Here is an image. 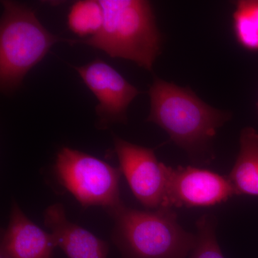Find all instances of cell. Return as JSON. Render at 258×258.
<instances>
[{
  "mask_svg": "<svg viewBox=\"0 0 258 258\" xmlns=\"http://www.w3.org/2000/svg\"><path fill=\"white\" fill-rule=\"evenodd\" d=\"M196 242L190 253V258H225L215 235L216 219L205 215L197 222Z\"/></svg>",
  "mask_w": 258,
  "mask_h": 258,
  "instance_id": "5bb4252c",
  "label": "cell"
},
{
  "mask_svg": "<svg viewBox=\"0 0 258 258\" xmlns=\"http://www.w3.org/2000/svg\"><path fill=\"white\" fill-rule=\"evenodd\" d=\"M257 113H258V103H257Z\"/></svg>",
  "mask_w": 258,
  "mask_h": 258,
  "instance_id": "9a60e30c",
  "label": "cell"
},
{
  "mask_svg": "<svg viewBox=\"0 0 258 258\" xmlns=\"http://www.w3.org/2000/svg\"><path fill=\"white\" fill-rule=\"evenodd\" d=\"M68 23L71 31L80 37L96 35L103 23V11L99 1L76 2L70 10Z\"/></svg>",
  "mask_w": 258,
  "mask_h": 258,
  "instance_id": "4fadbf2b",
  "label": "cell"
},
{
  "mask_svg": "<svg viewBox=\"0 0 258 258\" xmlns=\"http://www.w3.org/2000/svg\"><path fill=\"white\" fill-rule=\"evenodd\" d=\"M147 121L164 129L171 141L192 157L208 149L217 130L230 119L228 112L209 106L191 90L155 78L149 89Z\"/></svg>",
  "mask_w": 258,
  "mask_h": 258,
  "instance_id": "6da1fadb",
  "label": "cell"
},
{
  "mask_svg": "<svg viewBox=\"0 0 258 258\" xmlns=\"http://www.w3.org/2000/svg\"><path fill=\"white\" fill-rule=\"evenodd\" d=\"M227 177L235 195L258 196V132L252 127L241 132L238 157Z\"/></svg>",
  "mask_w": 258,
  "mask_h": 258,
  "instance_id": "8fae6325",
  "label": "cell"
},
{
  "mask_svg": "<svg viewBox=\"0 0 258 258\" xmlns=\"http://www.w3.org/2000/svg\"><path fill=\"white\" fill-rule=\"evenodd\" d=\"M55 175L84 208L102 207L107 212L123 204L120 200V169L86 153L61 148L55 164Z\"/></svg>",
  "mask_w": 258,
  "mask_h": 258,
  "instance_id": "5b68a950",
  "label": "cell"
},
{
  "mask_svg": "<svg viewBox=\"0 0 258 258\" xmlns=\"http://www.w3.org/2000/svg\"><path fill=\"white\" fill-rule=\"evenodd\" d=\"M232 15L236 40L246 50L258 51V0L235 2Z\"/></svg>",
  "mask_w": 258,
  "mask_h": 258,
  "instance_id": "7c38bea8",
  "label": "cell"
},
{
  "mask_svg": "<svg viewBox=\"0 0 258 258\" xmlns=\"http://www.w3.org/2000/svg\"><path fill=\"white\" fill-rule=\"evenodd\" d=\"M103 23L96 35L83 40H67L104 51L111 57L133 61L152 71L160 54L162 37L152 5L144 0H100Z\"/></svg>",
  "mask_w": 258,
  "mask_h": 258,
  "instance_id": "7a4b0ae2",
  "label": "cell"
},
{
  "mask_svg": "<svg viewBox=\"0 0 258 258\" xmlns=\"http://www.w3.org/2000/svg\"><path fill=\"white\" fill-rule=\"evenodd\" d=\"M0 258H3V257H0Z\"/></svg>",
  "mask_w": 258,
  "mask_h": 258,
  "instance_id": "2e32d148",
  "label": "cell"
},
{
  "mask_svg": "<svg viewBox=\"0 0 258 258\" xmlns=\"http://www.w3.org/2000/svg\"><path fill=\"white\" fill-rule=\"evenodd\" d=\"M165 176L164 208L210 207L235 195L228 177L198 168L171 167L162 163Z\"/></svg>",
  "mask_w": 258,
  "mask_h": 258,
  "instance_id": "8992f818",
  "label": "cell"
},
{
  "mask_svg": "<svg viewBox=\"0 0 258 258\" xmlns=\"http://www.w3.org/2000/svg\"><path fill=\"white\" fill-rule=\"evenodd\" d=\"M55 247L51 234L31 221L13 200L9 223L2 234L0 257L54 258Z\"/></svg>",
  "mask_w": 258,
  "mask_h": 258,
  "instance_id": "9c48e42d",
  "label": "cell"
},
{
  "mask_svg": "<svg viewBox=\"0 0 258 258\" xmlns=\"http://www.w3.org/2000/svg\"><path fill=\"white\" fill-rule=\"evenodd\" d=\"M43 219L55 247H60L68 257H108L109 244L69 220L62 204L50 205L44 211Z\"/></svg>",
  "mask_w": 258,
  "mask_h": 258,
  "instance_id": "30bf717a",
  "label": "cell"
},
{
  "mask_svg": "<svg viewBox=\"0 0 258 258\" xmlns=\"http://www.w3.org/2000/svg\"><path fill=\"white\" fill-rule=\"evenodd\" d=\"M108 213L114 221L111 240L122 258H186L196 242L170 208L141 211L123 203Z\"/></svg>",
  "mask_w": 258,
  "mask_h": 258,
  "instance_id": "3957f363",
  "label": "cell"
},
{
  "mask_svg": "<svg viewBox=\"0 0 258 258\" xmlns=\"http://www.w3.org/2000/svg\"><path fill=\"white\" fill-rule=\"evenodd\" d=\"M113 138L120 170L134 196L148 209L164 208L165 176L154 151L115 135Z\"/></svg>",
  "mask_w": 258,
  "mask_h": 258,
  "instance_id": "ba28073f",
  "label": "cell"
},
{
  "mask_svg": "<svg viewBox=\"0 0 258 258\" xmlns=\"http://www.w3.org/2000/svg\"><path fill=\"white\" fill-rule=\"evenodd\" d=\"M75 69L98 99V128L106 129L113 123H126L128 107L140 91L101 59Z\"/></svg>",
  "mask_w": 258,
  "mask_h": 258,
  "instance_id": "52a82bcc",
  "label": "cell"
},
{
  "mask_svg": "<svg viewBox=\"0 0 258 258\" xmlns=\"http://www.w3.org/2000/svg\"><path fill=\"white\" fill-rule=\"evenodd\" d=\"M1 3L0 85L3 92L9 93L20 86L55 42L66 40L50 33L31 8L16 2Z\"/></svg>",
  "mask_w": 258,
  "mask_h": 258,
  "instance_id": "277c9868",
  "label": "cell"
}]
</instances>
